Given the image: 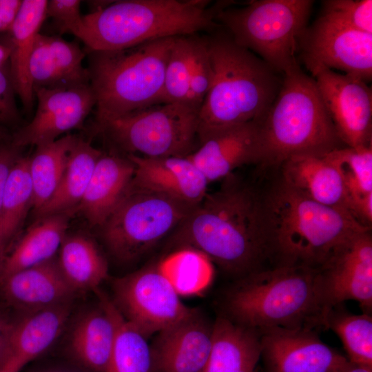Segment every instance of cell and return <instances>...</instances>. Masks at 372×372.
<instances>
[{
	"label": "cell",
	"instance_id": "6da1fadb",
	"mask_svg": "<svg viewBox=\"0 0 372 372\" xmlns=\"http://www.w3.org/2000/svg\"><path fill=\"white\" fill-rule=\"evenodd\" d=\"M171 235L174 251H198L238 278L274 261L262 193L231 174L219 189L207 193Z\"/></svg>",
	"mask_w": 372,
	"mask_h": 372
},
{
	"label": "cell",
	"instance_id": "7a4b0ae2",
	"mask_svg": "<svg viewBox=\"0 0 372 372\" xmlns=\"http://www.w3.org/2000/svg\"><path fill=\"white\" fill-rule=\"evenodd\" d=\"M225 316L260 332L327 327L328 306L320 269L276 265L242 278L226 293Z\"/></svg>",
	"mask_w": 372,
	"mask_h": 372
},
{
	"label": "cell",
	"instance_id": "3957f363",
	"mask_svg": "<svg viewBox=\"0 0 372 372\" xmlns=\"http://www.w3.org/2000/svg\"><path fill=\"white\" fill-rule=\"evenodd\" d=\"M262 196L275 265L320 269L344 242L371 230L348 210L318 203L280 177Z\"/></svg>",
	"mask_w": 372,
	"mask_h": 372
},
{
	"label": "cell",
	"instance_id": "277c9868",
	"mask_svg": "<svg viewBox=\"0 0 372 372\" xmlns=\"http://www.w3.org/2000/svg\"><path fill=\"white\" fill-rule=\"evenodd\" d=\"M213 71L198 115V143L227 127L260 121L278 95L283 74L238 45L222 27L207 37Z\"/></svg>",
	"mask_w": 372,
	"mask_h": 372
},
{
	"label": "cell",
	"instance_id": "5b68a950",
	"mask_svg": "<svg viewBox=\"0 0 372 372\" xmlns=\"http://www.w3.org/2000/svg\"><path fill=\"white\" fill-rule=\"evenodd\" d=\"M208 1L178 0L114 1L105 8L83 15L76 37L88 51H112L150 41L216 30L218 12L227 1L207 8Z\"/></svg>",
	"mask_w": 372,
	"mask_h": 372
},
{
	"label": "cell",
	"instance_id": "8992f818",
	"mask_svg": "<svg viewBox=\"0 0 372 372\" xmlns=\"http://www.w3.org/2000/svg\"><path fill=\"white\" fill-rule=\"evenodd\" d=\"M260 127L262 157L258 165L265 169L279 168L295 155H323L344 145L313 78L298 63L283 74L280 90L260 121Z\"/></svg>",
	"mask_w": 372,
	"mask_h": 372
},
{
	"label": "cell",
	"instance_id": "52a82bcc",
	"mask_svg": "<svg viewBox=\"0 0 372 372\" xmlns=\"http://www.w3.org/2000/svg\"><path fill=\"white\" fill-rule=\"evenodd\" d=\"M176 37L112 51H89L90 86L96 99L94 129L159 103Z\"/></svg>",
	"mask_w": 372,
	"mask_h": 372
},
{
	"label": "cell",
	"instance_id": "ba28073f",
	"mask_svg": "<svg viewBox=\"0 0 372 372\" xmlns=\"http://www.w3.org/2000/svg\"><path fill=\"white\" fill-rule=\"evenodd\" d=\"M312 0H256L220 10L216 21L241 47L284 74L297 64L298 41L309 25Z\"/></svg>",
	"mask_w": 372,
	"mask_h": 372
},
{
	"label": "cell",
	"instance_id": "9c48e42d",
	"mask_svg": "<svg viewBox=\"0 0 372 372\" xmlns=\"http://www.w3.org/2000/svg\"><path fill=\"white\" fill-rule=\"evenodd\" d=\"M199 109L188 104L153 105L94 129L125 154L148 158L187 156L198 147Z\"/></svg>",
	"mask_w": 372,
	"mask_h": 372
},
{
	"label": "cell",
	"instance_id": "30bf717a",
	"mask_svg": "<svg viewBox=\"0 0 372 372\" xmlns=\"http://www.w3.org/2000/svg\"><path fill=\"white\" fill-rule=\"evenodd\" d=\"M194 207L160 193L130 187L101 227L102 238L118 261H135L169 235Z\"/></svg>",
	"mask_w": 372,
	"mask_h": 372
},
{
	"label": "cell",
	"instance_id": "8fae6325",
	"mask_svg": "<svg viewBox=\"0 0 372 372\" xmlns=\"http://www.w3.org/2000/svg\"><path fill=\"white\" fill-rule=\"evenodd\" d=\"M112 286L113 303L125 320L146 338L196 310L183 303L159 262L115 278Z\"/></svg>",
	"mask_w": 372,
	"mask_h": 372
},
{
	"label": "cell",
	"instance_id": "7c38bea8",
	"mask_svg": "<svg viewBox=\"0 0 372 372\" xmlns=\"http://www.w3.org/2000/svg\"><path fill=\"white\" fill-rule=\"evenodd\" d=\"M307 70L317 67L362 79H372V34L351 28L320 16L300 34L297 54Z\"/></svg>",
	"mask_w": 372,
	"mask_h": 372
},
{
	"label": "cell",
	"instance_id": "4fadbf2b",
	"mask_svg": "<svg viewBox=\"0 0 372 372\" xmlns=\"http://www.w3.org/2000/svg\"><path fill=\"white\" fill-rule=\"evenodd\" d=\"M310 72L342 143L351 147L372 145V91L367 83L324 67Z\"/></svg>",
	"mask_w": 372,
	"mask_h": 372
},
{
	"label": "cell",
	"instance_id": "5bb4252c",
	"mask_svg": "<svg viewBox=\"0 0 372 372\" xmlns=\"http://www.w3.org/2000/svg\"><path fill=\"white\" fill-rule=\"evenodd\" d=\"M34 94L37 100L34 117L12 135L11 144L20 149L53 142L62 134L81 127L96 105L90 85L63 89L35 88Z\"/></svg>",
	"mask_w": 372,
	"mask_h": 372
},
{
	"label": "cell",
	"instance_id": "9a60e30c",
	"mask_svg": "<svg viewBox=\"0 0 372 372\" xmlns=\"http://www.w3.org/2000/svg\"><path fill=\"white\" fill-rule=\"evenodd\" d=\"M325 298L332 310L355 300L364 313L372 308V238L359 232L340 245L320 268Z\"/></svg>",
	"mask_w": 372,
	"mask_h": 372
},
{
	"label": "cell",
	"instance_id": "2e32d148",
	"mask_svg": "<svg viewBox=\"0 0 372 372\" xmlns=\"http://www.w3.org/2000/svg\"><path fill=\"white\" fill-rule=\"evenodd\" d=\"M259 333L266 372H344L349 363L313 330L272 328Z\"/></svg>",
	"mask_w": 372,
	"mask_h": 372
},
{
	"label": "cell",
	"instance_id": "e0dca14e",
	"mask_svg": "<svg viewBox=\"0 0 372 372\" xmlns=\"http://www.w3.org/2000/svg\"><path fill=\"white\" fill-rule=\"evenodd\" d=\"M187 156L209 183L225 178L242 165H259L262 157L260 121L218 130L203 139Z\"/></svg>",
	"mask_w": 372,
	"mask_h": 372
},
{
	"label": "cell",
	"instance_id": "ac0fdd59",
	"mask_svg": "<svg viewBox=\"0 0 372 372\" xmlns=\"http://www.w3.org/2000/svg\"><path fill=\"white\" fill-rule=\"evenodd\" d=\"M212 326L196 309L157 333L149 345L152 372H200L209 354Z\"/></svg>",
	"mask_w": 372,
	"mask_h": 372
},
{
	"label": "cell",
	"instance_id": "d6986e66",
	"mask_svg": "<svg viewBox=\"0 0 372 372\" xmlns=\"http://www.w3.org/2000/svg\"><path fill=\"white\" fill-rule=\"evenodd\" d=\"M125 155L134 165L131 183L134 187L162 194L192 207L207 194L208 181L188 156Z\"/></svg>",
	"mask_w": 372,
	"mask_h": 372
},
{
	"label": "cell",
	"instance_id": "ffe728a7",
	"mask_svg": "<svg viewBox=\"0 0 372 372\" xmlns=\"http://www.w3.org/2000/svg\"><path fill=\"white\" fill-rule=\"evenodd\" d=\"M76 292L68 283L55 258L0 280V295L25 313L71 302Z\"/></svg>",
	"mask_w": 372,
	"mask_h": 372
},
{
	"label": "cell",
	"instance_id": "44dd1931",
	"mask_svg": "<svg viewBox=\"0 0 372 372\" xmlns=\"http://www.w3.org/2000/svg\"><path fill=\"white\" fill-rule=\"evenodd\" d=\"M134 174V165L126 155L103 152L76 212L101 227L127 194Z\"/></svg>",
	"mask_w": 372,
	"mask_h": 372
},
{
	"label": "cell",
	"instance_id": "7402d4cb",
	"mask_svg": "<svg viewBox=\"0 0 372 372\" xmlns=\"http://www.w3.org/2000/svg\"><path fill=\"white\" fill-rule=\"evenodd\" d=\"M278 169L280 177L287 184L311 200L349 211L342 176L326 154L295 155L285 161Z\"/></svg>",
	"mask_w": 372,
	"mask_h": 372
},
{
	"label": "cell",
	"instance_id": "603a6c76",
	"mask_svg": "<svg viewBox=\"0 0 372 372\" xmlns=\"http://www.w3.org/2000/svg\"><path fill=\"white\" fill-rule=\"evenodd\" d=\"M95 291L99 306L76 320L68 347L73 363L90 372H105L114 343L116 324L104 293L99 289Z\"/></svg>",
	"mask_w": 372,
	"mask_h": 372
},
{
	"label": "cell",
	"instance_id": "cb8c5ba5",
	"mask_svg": "<svg viewBox=\"0 0 372 372\" xmlns=\"http://www.w3.org/2000/svg\"><path fill=\"white\" fill-rule=\"evenodd\" d=\"M260 357V333L220 316L213 324L209 354L200 372H254Z\"/></svg>",
	"mask_w": 372,
	"mask_h": 372
},
{
	"label": "cell",
	"instance_id": "d4e9b609",
	"mask_svg": "<svg viewBox=\"0 0 372 372\" xmlns=\"http://www.w3.org/2000/svg\"><path fill=\"white\" fill-rule=\"evenodd\" d=\"M46 0H23L10 30V72L15 90L23 106L30 112L34 94L29 73V63L40 28L46 18Z\"/></svg>",
	"mask_w": 372,
	"mask_h": 372
},
{
	"label": "cell",
	"instance_id": "484cf974",
	"mask_svg": "<svg viewBox=\"0 0 372 372\" xmlns=\"http://www.w3.org/2000/svg\"><path fill=\"white\" fill-rule=\"evenodd\" d=\"M76 209L38 218L6 256L0 280L54 258Z\"/></svg>",
	"mask_w": 372,
	"mask_h": 372
},
{
	"label": "cell",
	"instance_id": "4316f807",
	"mask_svg": "<svg viewBox=\"0 0 372 372\" xmlns=\"http://www.w3.org/2000/svg\"><path fill=\"white\" fill-rule=\"evenodd\" d=\"M70 313L71 302H68L27 312L13 321L12 359L25 366L43 355L61 334Z\"/></svg>",
	"mask_w": 372,
	"mask_h": 372
},
{
	"label": "cell",
	"instance_id": "83f0119b",
	"mask_svg": "<svg viewBox=\"0 0 372 372\" xmlns=\"http://www.w3.org/2000/svg\"><path fill=\"white\" fill-rule=\"evenodd\" d=\"M102 154L90 141L76 136L60 183L49 200L34 214L36 218L76 209Z\"/></svg>",
	"mask_w": 372,
	"mask_h": 372
},
{
	"label": "cell",
	"instance_id": "f1b7e54d",
	"mask_svg": "<svg viewBox=\"0 0 372 372\" xmlns=\"http://www.w3.org/2000/svg\"><path fill=\"white\" fill-rule=\"evenodd\" d=\"M56 259L63 277L77 293L96 290L107 278V262L94 241L87 236L66 234Z\"/></svg>",
	"mask_w": 372,
	"mask_h": 372
},
{
	"label": "cell",
	"instance_id": "f546056e",
	"mask_svg": "<svg viewBox=\"0 0 372 372\" xmlns=\"http://www.w3.org/2000/svg\"><path fill=\"white\" fill-rule=\"evenodd\" d=\"M32 198L29 156H21L10 173L0 210V251L4 258L32 207Z\"/></svg>",
	"mask_w": 372,
	"mask_h": 372
},
{
	"label": "cell",
	"instance_id": "4dcf8cb0",
	"mask_svg": "<svg viewBox=\"0 0 372 372\" xmlns=\"http://www.w3.org/2000/svg\"><path fill=\"white\" fill-rule=\"evenodd\" d=\"M76 137L72 134H66L53 142L37 146L34 153L29 157L34 214L49 200L56 191Z\"/></svg>",
	"mask_w": 372,
	"mask_h": 372
},
{
	"label": "cell",
	"instance_id": "1f68e13d",
	"mask_svg": "<svg viewBox=\"0 0 372 372\" xmlns=\"http://www.w3.org/2000/svg\"><path fill=\"white\" fill-rule=\"evenodd\" d=\"M105 298L116 324L114 343L105 372H152L147 338L125 320L106 294Z\"/></svg>",
	"mask_w": 372,
	"mask_h": 372
},
{
	"label": "cell",
	"instance_id": "d6a6232c",
	"mask_svg": "<svg viewBox=\"0 0 372 372\" xmlns=\"http://www.w3.org/2000/svg\"><path fill=\"white\" fill-rule=\"evenodd\" d=\"M159 266L178 294L200 291L209 284L214 273L207 257L189 248L171 252L159 262Z\"/></svg>",
	"mask_w": 372,
	"mask_h": 372
},
{
	"label": "cell",
	"instance_id": "836d02e7",
	"mask_svg": "<svg viewBox=\"0 0 372 372\" xmlns=\"http://www.w3.org/2000/svg\"><path fill=\"white\" fill-rule=\"evenodd\" d=\"M326 155L342 176L348 197V209L353 202L372 194V145L343 146Z\"/></svg>",
	"mask_w": 372,
	"mask_h": 372
},
{
	"label": "cell",
	"instance_id": "e575fe53",
	"mask_svg": "<svg viewBox=\"0 0 372 372\" xmlns=\"http://www.w3.org/2000/svg\"><path fill=\"white\" fill-rule=\"evenodd\" d=\"M327 327L340 338L350 362L372 367V318L369 314L336 313L333 309L328 316Z\"/></svg>",
	"mask_w": 372,
	"mask_h": 372
},
{
	"label": "cell",
	"instance_id": "d590c367",
	"mask_svg": "<svg viewBox=\"0 0 372 372\" xmlns=\"http://www.w3.org/2000/svg\"><path fill=\"white\" fill-rule=\"evenodd\" d=\"M48 63L61 88L90 85V73L83 63L85 52L79 44L47 36Z\"/></svg>",
	"mask_w": 372,
	"mask_h": 372
},
{
	"label": "cell",
	"instance_id": "8d00e7d4",
	"mask_svg": "<svg viewBox=\"0 0 372 372\" xmlns=\"http://www.w3.org/2000/svg\"><path fill=\"white\" fill-rule=\"evenodd\" d=\"M190 35L175 37L165 69L158 104L188 103Z\"/></svg>",
	"mask_w": 372,
	"mask_h": 372
},
{
	"label": "cell",
	"instance_id": "74e56055",
	"mask_svg": "<svg viewBox=\"0 0 372 372\" xmlns=\"http://www.w3.org/2000/svg\"><path fill=\"white\" fill-rule=\"evenodd\" d=\"M213 71L207 37L190 35L189 81L187 103L199 109L210 88Z\"/></svg>",
	"mask_w": 372,
	"mask_h": 372
},
{
	"label": "cell",
	"instance_id": "f35d334b",
	"mask_svg": "<svg viewBox=\"0 0 372 372\" xmlns=\"http://www.w3.org/2000/svg\"><path fill=\"white\" fill-rule=\"evenodd\" d=\"M342 25L372 34L371 0H327L320 14Z\"/></svg>",
	"mask_w": 372,
	"mask_h": 372
},
{
	"label": "cell",
	"instance_id": "ab89813d",
	"mask_svg": "<svg viewBox=\"0 0 372 372\" xmlns=\"http://www.w3.org/2000/svg\"><path fill=\"white\" fill-rule=\"evenodd\" d=\"M79 0H50L46 8V17L54 19L61 33L70 32L78 36L82 27Z\"/></svg>",
	"mask_w": 372,
	"mask_h": 372
},
{
	"label": "cell",
	"instance_id": "60d3db41",
	"mask_svg": "<svg viewBox=\"0 0 372 372\" xmlns=\"http://www.w3.org/2000/svg\"><path fill=\"white\" fill-rule=\"evenodd\" d=\"M0 66V109L6 116L10 125H14L20 121L19 113L16 105L13 85L9 65Z\"/></svg>",
	"mask_w": 372,
	"mask_h": 372
},
{
	"label": "cell",
	"instance_id": "b9f144b4",
	"mask_svg": "<svg viewBox=\"0 0 372 372\" xmlns=\"http://www.w3.org/2000/svg\"><path fill=\"white\" fill-rule=\"evenodd\" d=\"M21 149L13 146L11 143L0 147V210L11 169L21 156Z\"/></svg>",
	"mask_w": 372,
	"mask_h": 372
},
{
	"label": "cell",
	"instance_id": "7bdbcfd3",
	"mask_svg": "<svg viewBox=\"0 0 372 372\" xmlns=\"http://www.w3.org/2000/svg\"><path fill=\"white\" fill-rule=\"evenodd\" d=\"M13 321L0 312V370L12 360L11 333Z\"/></svg>",
	"mask_w": 372,
	"mask_h": 372
},
{
	"label": "cell",
	"instance_id": "ee69618b",
	"mask_svg": "<svg viewBox=\"0 0 372 372\" xmlns=\"http://www.w3.org/2000/svg\"><path fill=\"white\" fill-rule=\"evenodd\" d=\"M21 2V0H0V32L10 31Z\"/></svg>",
	"mask_w": 372,
	"mask_h": 372
},
{
	"label": "cell",
	"instance_id": "f6af8a7d",
	"mask_svg": "<svg viewBox=\"0 0 372 372\" xmlns=\"http://www.w3.org/2000/svg\"><path fill=\"white\" fill-rule=\"evenodd\" d=\"M27 372H90L76 364L72 365H59L34 369Z\"/></svg>",
	"mask_w": 372,
	"mask_h": 372
},
{
	"label": "cell",
	"instance_id": "bcb514c9",
	"mask_svg": "<svg viewBox=\"0 0 372 372\" xmlns=\"http://www.w3.org/2000/svg\"><path fill=\"white\" fill-rule=\"evenodd\" d=\"M24 366L18 360L12 359L0 372H21Z\"/></svg>",
	"mask_w": 372,
	"mask_h": 372
},
{
	"label": "cell",
	"instance_id": "7dc6e473",
	"mask_svg": "<svg viewBox=\"0 0 372 372\" xmlns=\"http://www.w3.org/2000/svg\"><path fill=\"white\" fill-rule=\"evenodd\" d=\"M114 1H87L90 9L92 8L91 12L100 11L108 6H110Z\"/></svg>",
	"mask_w": 372,
	"mask_h": 372
},
{
	"label": "cell",
	"instance_id": "c3c4849f",
	"mask_svg": "<svg viewBox=\"0 0 372 372\" xmlns=\"http://www.w3.org/2000/svg\"><path fill=\"white\" fill-rule=\"evenodd\" d=\"M344 372H372V367L355 364L349 362Z\"/></svg>",
	"mask_w": 372,
	"mask_h": 372
},
{
	"label": "cell",
	"instance_id": "681fc988",
	"mask_svg": "<svg viewBox=\"0 0 372 372\" xmlns=\"http://www.w3.org/2000/svg\"><path fill=\"white\" fill-rule=\"evenodd\" d=\"M10 53V49L8 45L0 44V66L7 63Z\"/></svg>",
	"mask_w": 372,
	"mask_h": 372
},
{
	"label": "cell",
	"instance_id": "f907efd6",
	"mask_svg": "<svg viewBox=\"0 0 372 372\" xmlns=\"http://www.w3.org/2000/svg\"><path fill=\"white\" fill-rule=\"evenodd\" d=\"M11 141V136L7 134L5 127L0 125V147L10 143Z\"/></svg>",
	"mask_w": 372,
	"mask_h": 372
},
{
	"label": "cell",
	"instance_id": "816d5d0a",
	"mask_svg": "<svg viewBox=\"0 0 372 372\" xmlns=\"http://www.w3.org/2000/svg\"><path fill=\"white\" fill-rule=\"evenodd\" d=\"M0 125L3 127L5 125H10V123L6 116L4 114V113L1 109H0Z\"/></svg>",
	"mask_w": 372,
	"mask_h": 372
},
{
	"label": "cell",
	"instance_id": "f5cc1de1",
	"mask_svg": "<svg viewBox=\"0 0 372 372\" xmlns=\"http://www.w3.org/2000/svg\"><path fill=\"white\" fill-rule=\"evenodd\" d=\"M3 260H4V256H3V254H1V252L0 251V276H1V271H2Z\"/></svg>",
	"mask_w": 372,
	"mask_h": 372
}]
</instances>
